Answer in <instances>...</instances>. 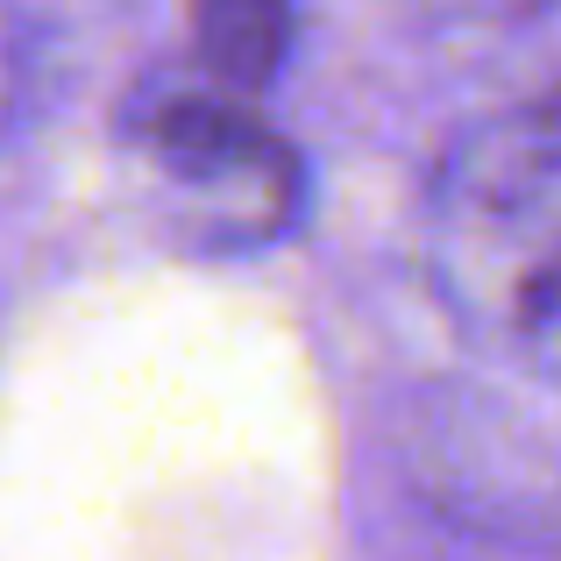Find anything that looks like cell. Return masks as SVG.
Returning <instances> with one entry per match:
<instances>
[{
    "label": "cell",
    "mask_w": 561,
    "mask_h": 561,
    "mask_svg": "<svg viewBox=\"0 0 561 561\" xmlns=\"http://www.w3.org/2000/svg\"><path fill=\"white\" fill-rule=\"evenodd\" d=\"M122 157L164 228L199 249H263L299 214V157L249 93L157 79L122 114Z\"/></svg>",
    "instance_id": "7a4b0ae2"
},
{
    "label": "cell",
    "mask_w": 561,
    "mask_h": 561,
    "mask_svg": "<svg viewBox=\"0 0 561 561\" xmlns=\"http://www.w3.org/2000/svg\"><path fill=\"white\" fill-rule=\"evenodd\" d=\"M440 313L505 370L561 383V107H497L440 150L420 214Z\"/></svg>",
    "instance_id": "6da1fadb"
},
{
    "label": "cell",
    "mask_w": 561,
    "mask_h": 561,
    "mask_svg": "<svg viewBox=\"0 0 561 561\" xmlns=\"http://www.w3.org/2000/svg\"><path fill=\"white\" fill-rule=\"evenodd\" d=\"M285 0H192V57H199L192 71L228 93L263 100V85L277 79V57H285Z\"/></svg>",
    "instance_id": "3957f363"
},
{
    "label": "cell",
    "mask_w": 561,
    "mask_h": 561,
    "mask_svg": "<svg viewBox=\"0 0 561 561\" xmlns=\"http://www.w3.org/2000/svg\"><path fill=\"white\" fill-rule=\"evenodd\" d=\"M420 8L455 14V22H491V14H526V8H540V0H420Z\"/></svg>",
    "instance_id": "5b68a950"
},
{
    "label": "cell",
    "mask_w": 561,
    "mask_h": 561,
    "mask_svg": "<svg viewBox=\"0 0 561 561\" xmlns=\"http://www.w3.org/2000/svg\"><path fill=\"white\" fill-rule=\"evenodd\" d=\"M14 85H22V50H14V14H8V0H0V128H8V114H14Z\"/></svg>",
    "instance_id": "277c9868"
}]
</instances>
